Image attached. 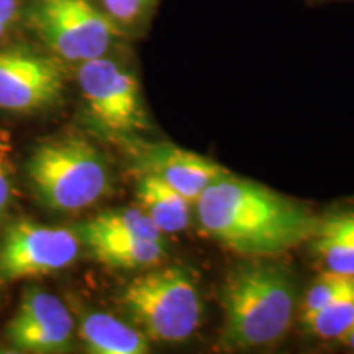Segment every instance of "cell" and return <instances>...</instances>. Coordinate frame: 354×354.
Returning <instances> with one entry per match:
<instances>
[{"label": "cell", "instance_id": "obj_1", "mask_svg": "<svg viewBox=\"0 0 354 354\" xmlns=\"http://www.w3.org/2000/svg\"><path fill=\"white\" fill-rule=\"evenodd\" d=\"M198 223L212 240L243 256H276L310 241L320 218L300 203L228 172L198 197Z\"/></svg>", "mask_w": 354, "mask_h": 354}, {"label": "cell", "instance_id": "obj_2", "mask_svg": "<svg viewBox=\"0 0 354 354\" xmlns=\"http://www.w3.org/2000/svg\"><path fill=\"white\" fill-rule=\"evenodd\" d=\"M223 342L233 348L277 343L292 323L295 286L286 268L253 261L236 266L221 289Z\"/></svg>", "mask_w": 354, "mask_h": 354}, {"label": "cell", "instance_id": "obj_3", "mask_svg": "<svg viewBox=\"0 0 354 354\" xmlns=\"http://www.w3.org/2000/svg\"><path fill=\"white\" fill-rule=\"evenodd\" d=\"M25 169L38 201L63 214L88 209L107 196L112 185L105 158L91 141L77 135L39 143Z\"/></svg>", "mask_w": 354, "mask_h": 354}, {"label": "cell", "instance_id": "obj_4", "mask_svg": "<svg viewBox=\"0 0 354 354\" xmlns=\"http://www.w3.org/2000/svg\"><path fill=\"white\" fill-rule=\"evenodd\" d=\"M21 30L64 64L109 55L125 37L94 0H25Z\"/></svg>", "mask_w": 354, "mask_h": 354}, {"label": "cell", "instance_id": "obj_5", "mask_svg": "<svg viewBox=\"0 0 354 354\" xmlns=\"http://www.w3.org/2000/svg\"><path fill=\"white\" fill-rule=\"evenodd\" d=\"M122 305L146 338L165 343L189 339L203 313L196 281L179 266L153 269L133 279L123 290Z\"/></svg>", "mask_w": 354, "mask_h": 354}, {"label": "cell", "instance_id": "obj_6", "mask_svg": "<svg viewBox=\"0 0 354 354\" xmlns=\"http://www.w3.org/2000/svg\"><path fill=\"white\" fill-rule=\"evenodd\" d=\"M117 50L76 64V81L94 127L123 138L146 130L148 117L138 77L117 56Z\"/></svg>", "mask_w": 354, "mask_h": 354}, {"label": "cell", "instance_id": "obj_7", "mask_svg": "<svg viewBox=\"0 0 354 354\" xmlns=\"http://www.w3.org/2000/svg\"><path fill=\"white\" fill-rule=\"evenodd\" d=\"M63 61L38 44L8 41L0 46V110L33 113L63 95L66 68Z\"/></svg>", "mask_w": 354, "mask_h": 354}, {"label": "cell", "instance_id": "obj_8", "mask_svg": "<svg viewBox=\"0 0 354 354\" xmlns=\"http://www.w3.org/2000/svg\"><path fill=\"white\" fill-rule=\"evenodd\" d=\"M77 233L20 220L0 238V286L33 281L69 268L79 256Z\"/></svg>", "mask_w": 354, "mask_h": 354}, {"label": "cell", "instance_id": "obj_9", "mask_svg": "<svg viewBox=\"0 0 354 354\" xmlns=\"http://www.w3.org/2000/svg\"><path fill=\"white\" fill-rule=\"evenodd\" d=\"M76 322L51 292L28 287L6 330L7 342L24 353L56 354L74 346Z\"/></svg>", "mask_w": 354, "mask_h": 354}, {"label": "cell", "instance_id": "obj_10", "mask_svg": "<svg viewBox=\"0 0 354 354\" xmlns=\"http://www.w3.org/2000/svg\"><path fill=\"white\" fill-rule=\"evenodd\" d=\"M138 151L141 174L156 176L190 203H196L212 184L230 172L210 159L174 145H148Z\"/></svg>", "mask_w": 354, "mask_h": 354}, {"label": "cell", "instance_id": "obj_11", "mask_svg": "<svg viewBox=\"0 0 354 354\" xmlns=\"http://www.w3.org/2000/svg\"><path fill=\"white\" fill-rule=\"evenodd\" d=\"M79 338L94 354H145L149 351L146 336L109 313L88 312L79 320Z\"/></svg>", "mask_w": 354, "mask_h": 354}, {"label": "cell", "instance_id": "obj_12", "mask_svg": "<svg viewBox=\"0 0 354 354\" xmlns=\"http://www.w3.org/2000/svg\"><path fill=\"white\" fill-rule=\"evenodd\" d=\"M136 198L140 209L162 234L180 233L189 227L192 203L156 176L141 174L136 185Z\"/></svg>", "mask_w": 354, "mask_h": 354}, {"label": "cell", "instance_id": "obj_13", "mask_svg": "<svg viewBox=\"0 0 354 354\" xmlns=\"http://www.w3.org/2000/svg\"><path fill=\"white\" fill-rule=\"evenodd\" d=\"M99 263L113 269H145L161 263L166 256L165 240L133 236H100L84 241Z\"/></svg>", "mask_w": 354, "mask_h": 354}, {"label": "cell", "instance_id": "obj_14", "mask_svg": "<svg viewBox=\"0 0 354 354\" xmlns=\"http://www.w3.org/2000/svg\"><path fill=\"white\" fill-rule=\"evenodd\" d=\"M81 241L100 236H133L145 240H165L151 218L141 209L109 210L77 227Z\"/></svg>", "mask_w": 354, "mask_h": 354}, {"label": "cell", "instance_id": "obj_15", "mask_svg": "<svg viewBox=\"0 0 354 354\" xmlns=\"http://www.w3.org/2000/svg\"><path fill=\"white\" fill-rule=\"evenodd\" d=\"M310 243L326 271L354 277V236L335 220L333 215L320 220V227Z\"/></svg>", "mask_w": 354, "mask_h": 354}, {"label": "cell", "instance_id": "obj_16", "mask_svg": "<svg viewBox=\"0 0 354 354\" xmlns=\"http://www.w3.org/2000/svg\"><path fill=\"white\" fill-rule=\"evenodd\" d=\"M307 328L323 339H339L354 323V279L317 312L302 317Z\"/></svg>", "mask_w": 354, "mask_h": 354}, {"label": "cell", "instance_id": "obj_17", "mask_svg": "<svg viewBox=\"0 0 354 354\" xmlns=\"http://www.w3.org/2000/svg\"><path fill=\"white\" fill-rule=\"evenodd\" d=\"M159 0H94L125 38L143 33Z\"/></svg>", "mask_w": 354, "mask_h": 354}, {"label": "cell", "instance_id": "obj_18", "mask_svg": "<svg viewBox=\"0 0 354 354\" xmlns=\"http://www.w3.org/2000/svg\"><path fill=\"white\" fill-rule=\"evenodd\" d=\"M353 279L354 277L342 276V274L331 271L322 272L307 292V297H305L302 305V317H307L310 313L317 312L318 308H322L323 305L328 304Z\"/></svg>", "mask_w": 354, "mask_h": 354}, {"label": "cell", "instance_id": "obj_19", "mask_svg": "<svg viewBox=\"0 0 354 354\" xmlns=\"http://www.w3.org/2000/svg\"><path fill=\"white\" fill-rule=\"evenodd\" d=\"M13 143L10 133L0 130V215L10 205L13 190Z\"/></svg>", "mask_w": 354, "mask_h": 354}, {"label": "cell", "instance_id": "obj_20", "mask_svg": "<svg viewBox=\"0 0 354 354\" xmlns=\"http://www.w3.org/2000/svg\"><path fill=\"white\" fill-rule=\"evenodd\" d=\"M25 0H0V46L21 30Z\"/></svg>", "mask_w": 354, "mask_h": 354}, {"label": "cell", "instance_id": "obj_21", "mask_svg": "<svg viewBox=\"0 0 354 354\" xmlns=\"http://www.w3.org/2000/svg\"><path fill=\"white\" fill-rule=\"evenodd\" d=\"M335 220L354 236V212H344V214L333 215Z\"/></svg>", "mask_w": 354, "mask_h": 354}, {"label": "cell", "instance_id": "obj_22", "mask_svg": "<svg viewBox=\"0 0 354 354\" xmlns=\"http://www.w3.org/2000/svg\"><path fill=\"white\" fill-rule=\"evenodd\" d=\"M339 342L344 343V344H348L349 348L354 349V323H353L351 326H349L346 333H344L342 338H339Z\"/></svg>", "mask_w": 354, "mask_h": 354}]
</instances>
